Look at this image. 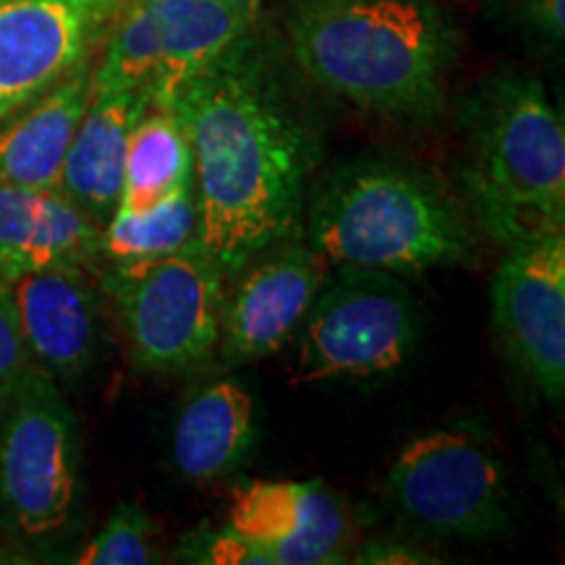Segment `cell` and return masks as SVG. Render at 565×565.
I'll list each match as a JSON object with an SVG mask.
<instances>
[{
  "mask_svg": "<svg viewBox=\"0 0 565 565\" xmlns=\"http://www.w3.org/2000/svg\"><path fill=\"white\" fill-rule=\"evenodd\" d=\"M154 108L192 147L196 238L225 278L291 238L322 141L257 26Z\"/></svg>",
  "mask_w": 565,
  "mask_h": 565,
  "instance_id": "cell-1",
  "label": "cell"
},
{
  "mask_svg": "<svg viewBox=\"0 0 565 565\" xmlns=\"http://www.w3.org/2000/svg\"><path fill=\"white\" fill-rule=\"evenodd\" d=\"M296 71L353 108L427 124L445 105L458 53L435 0H294L286 19Z\"/></svg>",
  "mask_w": 565,
  "mask_h": 565,
  "instance_id": "cell-2",
  "label": "cell"
},
{
  "mask_svg": "<svg viewBox=\"0 0 565 565\" xmlns=\"http://www.w3.org/2000/svg\"><path fill=\"white\" fill-rule=\"evenodd\" d=\"M307 244L328 265L414 275L475 259V223L448 189L398 160H359L322 183Z\"/></svg>",
  "mask_w": 565,
  "mask_h": 565,
  "instance_id": "cell-3",
  "label": "cell"
},
{
  "mask_svg": "<svg viewBox=\"0 0 565 565\" xmlns=\"http://www.w3.org/2000/svg\"><path fill=\"white\" fill-rule=\"evenodd\" d=\"M461 126L475 225L505 246L565 231V129L542 82L487 76L463 100Z\"/></svg>",
  "mask_w": 565,
  "mask_h": 565,
  "instance_id": "cell-4",
  "label": "cell"
},
{
  "mask_svg": "<svg viewBox=\"0 0 565 565\" xmlns=\"http://www.w3.org/2000/svg\"><path fill=\"white\" fill-rule=\"evenodd\" d=\"M100 288L139 372H192L217 353L225 273L200 242L162 257L108 263Z\"/></svg>",
  "mask_w": 565,
  "mask_h": 565,
  "instance_id": "cell-5",
  "label": "cell"
},
{
  "mask_svg": "<svg viewBox=\"0 0 565 565\" xmlns=\"http://www.w3.org/2000/svg\"><path fill=\"white\" fill-rule=\"evenodd\" d=\"M419 303L401 275L338 267L296 330V383L377 380L414 356Z\"/></svg>",
  "mask_w": 565,
  "mask_h": 565,
  "instance_id": "cell-6",
  "label": "cell"
},
{
  "mask_svg": "<svg viewBox=\"0 0 565 565\" xmlns=\"http://www.w3.org/2000/svg\"><path fill=\"white\" fill-rule=\"evenodd\" d=\"M383 494L404 524L429 540H490L511 519L503 458L469 427L435 429L404 445Z\"/></svg>",
  "mask_w": 565,
  "mask_h": 565,
  "instance_id": "cell-7",
  "label": "cell"
},
{
  "mask_svg": "<svg viewBox=\"0 0 565 565\" xmlns=\"http://www.w3.org/2000/svg\"><path fill=\"white\" fill-rule=\"evenodd\" d=\"M79 424L42 370L0 404V519L24 540H51L79 500Z\"/></svg>",
  "mask_w": 565,
  "mask_h": 565,
  "instance_id": "cell-8",
  "label": "cell"
},
{
  "mask_svg": "<svg viewBox=\"0 0 565 565\" xmlns=\"http://www.w3.org/2000/svg\"><path fill=\"white\" fill-rule=\"evenodd\" d=\"M257 26L254 0H129L92 71L95 92L137 89L160 105Z\"/></svg>",
  "mask_w": 565,
  "mask_h": 565,
  "instance_id": "cell-9",
  "label": "cell"
},
{
  "mask_svg": "<svg viewBox=\"0 0 565 565\" xmlns=\"http://www.w3.org/2000/svg\"><path fill=\"white\" fill-rule=\"evenodd\" d=\"M494 330L536 393H565V231L508 246L492 280Z\"/></svg>",
  "mask_w": 565,
  "mask_h": 565,
  "instance_id": "cell-10",
  "label": "cell"
},
{
  "mask_svg": "<svg viewBox=\"0 0 565 565\" xmlns=\"http://www.w3.org/2000/svg\"><path fill=\"white\" fill-rule=\"evenodd\" d=\"M121 6L124 0H0V124L89 61Z\"/></svg>",
  "mask_w": 565,
  "mask_h": 565,
  "instance_id": "cell-11",
  "label": "cell"
},
{
  "mask_svg": "<svg viewBox=\"0 0 565 565\" xmlns=\"http://www.w3.org/2000/svg\"><path fill=\"white\" fill-rule=\"evenodd\" d=\"M328 263L309 244H275L238 270L223 296L217 353L225 366H244L280 351L328 280Z\"/></svg>",
  "mask_w": 565,
  "mask_h": 565,
  "instance_id": "cell-12",
  "label": "cell"
},
{
  "mask_svg": "<svg viewBox=\"0 0 565 565\" xmlns=\"http://www.w3.org/2000/svg\"><path fill=\"white\" fill-rule=\"evenodd\" d=\"M228 529L265 555L267 565L343 563L349 513L328 484L254 479L231 494Z\"/></svg>",
  "mask_w": 565,
  "mask_h": 565,
  "instance_id": "cell-13",
  "label": "cell"
},
{
  "mask_svg": "<svg viewBox=\"0 0 565 565\" xmlns=\"http://www.w3.org/2000/svg\"><path fill=\"white\" fill-rule=\"evenodd\" d=\"M6 286L34 366L55 383L87 377L103 338V299L89 267H42Z\"/></svg>",
  "mask_w": 565,
  "mask_h": 565,
  "instance_id": "cell-14",
  "label": "cell"
},
{
  "mask_svg": "<svg viewBox=\"0 0 565 565\" xmlns=\"http://www.w3.org/2000/svg\"><path fill=\"white\" fill-rule=\"evenodd\" d=\"M100 259V225L53 189L0 186V282L42 267Z\"/></svg>",
  "mask_w": 565,
  "mask_h": 565,
  "instance_id": "cell-15",
  "label": "cell"
},
{
  "mask_svg": "<svg viewBox=\"0 0 565 565\" xmlns=\"http://www.w3.org/2000/svg\"><path fill=\"white\" fill-rule=\"evenodd\" d=\"M147 108L145 92H95L68 145L58 189L100 228L121 200L126 147Z\"/></svg>",
  "mask_w": 565,
  "mask_h": 565,
  "instance_id": "cell-16",
  "label": "cell"
},
{
  "mask_svg": "<svg viewBox=\"0 0 565 565\" xmlns=\"http://www.w3.org/2000/svg\"><path fill=\"white\" fill-rule=\"evenodd\" d=\"M257 401L242 377H221L183 401L171 461L186 482L204 484L242 469L257 445Z\"/></svg>",
  "mask_w": 565,
  "mask_h": 565,
  "instance_id": "cell-17",
  "label": "cell"
},
{
  "mask_svg": "<svg viewBox=\"0 0 565 565\" xmlns=\"http://www.w3.org/2000/svg\"><path fill=\"white\" fill-rule=\"evenodd\" d=\"M95 61H84L51 92L0 124V186L53 189L84 110L95 95Z\"/></svg>",
  "mask_w": 565,
  "mask_h": 565,
  "instance_id": "cell-18",
  "label": "cell"
},
{
  "mask_svg": "<svg viewBox=\"0 0 565 565\" xmlns=\"http://www.w3.org/2000/svg\"><path fill=\"white\" fill-rule=\"evenodd\" d=\"M194 183L192 147L168 110L150 105L126 147L124 186L116 212H145Z\"/></svg>",
  "mask_w": 565,
  "mask_h": 565,
  "instance_id": "cell-19",
  "label": "cell"
},
{
  "mask_svg": "<svg viewBox=\"0 0 565 565\" xmlns=\"http://www.w3.org/2000/svg\"><path fill=\"white\" fill-rule=\"evenodd\" d=\"M196 228L200 215L192 183L145 212H113L110 221L100 228V257L108 263L162 257L200 242Z\"/></svg>",
  "mask_w": 565,
  "mask_h": 565,
  "instance_id": "cell-20",
  "label": "cell"
},
{
  "mask_svg": "<svg viewBox=\"0 0 565 565\" xmlns=\"http://www.w3.org/2000/svg\"><path fill=\"white\" fill-rule=\"evenodd\" d=\"M79 565H147L160 561L158 526L139 503H124L74 557Z\"/></svg>",
  "mask_w": 565,
  "mask_h": 565,
  "instance_id": "cell-21",
  "label": "cell"
},
{
  "mask_svg": "<svg viewBox=\"0 0 565 565\" xmlns=\"http://www.w3.org/2000/svg\"><path fill=\"white\" fill-rule=\"evenodd\" d=\"M38 370L26 349L9 286L0 282V404Z\"/></svg>",
  "mask_w": 565,
  "mask_h": 565,
  "instance_id": "cell-22",
  "label": "cell"
},
{
  "mask_svg": "<svg viewBox=\"0 0 565 565\" xmlns=\"http://www.w3.org/2000/svg\"><path fill=\"white\" fill-rule=\"evenodd\" d=\"M181 557L189 563L210 565H267L265 555L228 526L215 529V532L189 534Z\"/></svg>",
  "mask_w": 565,
  "mask_h": 565,
  "instance_id": "cell-23",
  "label": "cell"
},
{
  "mask_svg": "<svg viewBox=\"0 0 565 565\" xmlns=\"http://www.w3.org/2000/svg\"><path fill=\"white\" fill-rule=\"evenodd\" d=\"M519 11L529 30H534L547 42H563L565 0H519Z\"/></svg>",
  "mask_w": 565,
  "mask_h": 565,
  "instance_id": "cell-24",
  "label": "cell"
},
{
  "mask_svg": "<svg viewBox=\"0 0 565 565\" xmlns=\"http://www.w3.org/2000/svg\"><path fill=\"white\" fill-rule=\"evenodd\" d=\"M351 563H435V557H429L424 550L414 545H404V542H372L359 550V557H351Z\"/></svg>",
  "mask_w": 565,
  "mask_h": 565,
  "instance_id": "cell-25",
  "label": "cell"
}]
</instances>
